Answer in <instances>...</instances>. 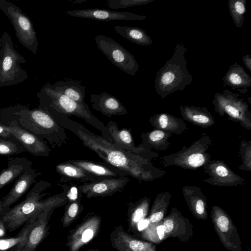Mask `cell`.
<instances>
[{"label": "cell", "instance_id": "1", "mask_svg": "<svg viewBox=\"0 0 251 251\" xmlns=\"http://www.w3.org/2000/svg\"><path fill=\"white\" fill-rule=\"evenodd\" d=\"M76 134L85 146L105 162L136 179L151 181L162 177L166 173L165 171L153 165L151 162L152 158L132 154L104 138L90 135L80 129L76 130Z\"/></svg>", "mask_w": 251, "mask_h": 251}, {"label": "cell", "instance_id": "2", "mask_svg": "<svg viewBox=\"0 0 251 251\" xmlns=\"http://www.w3.org/2000/svg\"><path fill=\"white\" fill-rule=\"evenodd\" d=\"M49 185L43 180L36 182L23 201L3 215L9 232H13L25 225L29 219L37 218L42 212L51 210L62 202L63 199L57 195L42 200L46 195L42 193L43 191Z\"/></svg>", "mask_w": 251, "mask_h": 251}, {"label": "cell", "instance_id": "3", "mask_svg": "<svg viewBox=\"0 0 251 251\" xmlns=\"http://www.w3.org/2000/svg\"><path fill=\"white\" fill-rule=\"evenodd\" d=\"M187 51L181 42L177 44L171 58L156 73L154 87L162 99L175 92L183 91L192 82V75L187 67Z\"/></svg>", "mask_w": 251, "mask_h": 251}, {"label": "cell", "instance_id": "4", "mask_svg": "<svg viewBox=\"0 0 251 251\" xmlns=\"http://www.w3.org/2000/svg\"><path fill=\"white\" fill-rule=\"evenodd\" d=\"M0 119L6 122L15 121L22 128L50 143L59 129L55 119L47 111L38 107L30 109L20 104L1 108Z\"/></svg>", "mask_w": 251, "mask_h": 251}, {"label": "cell", "instance_id": "5", "mask_svg": "<svg viewBox=\"0 0 251 251\" xmlns=\"http://www.w3.org/2000/svg\"><path fill=\"white\" fill-rule=\"evenodd\" d=\"M39 100L38 108L44 110L54 117L57 114L75 116L90 123L99 121L91 113L85 103H78L62 93L55 90L48 82L36 94Z\"/></svg>", "mask_w": 251, "mask_h": 251}, {"label": "cell", "instance_id": "6", "mask_svg": "<svg viewBox=\"0 0 251 251\" xmlns=\"http://www.w3.org/2000/svg\"><path fill=\"white\" fill-rule=\"evenodd\" d=\"M189 147L183 146L178 151L160 158L164 167L175 166L183 169L196 170L202 167L211 159L208 152L212 145L211 138L205 133Z\"/></svg>", "mask_w": 251, "mask_h": 251}, {"label": "cell", "instance_id": "7", "mask_svg": "<svg viewBox=\"0 0 251 251\" xmlns=\"http://www.w3.org/2000/svg\"><path fill=\"white\" fill-rule=\"evenodd\" d=\"M1 61L0 68V88L11 86L28 78L21 64L26 62L25 57L14 48L9 34L4 32L1 36Z\"/></svg>", "mask_w": 251, "mask_h": 251}, {"label": "cell", "instance_id": "8", "mask_svg": "<svg viewBox=\"0 0 251 251\" xmlns=\"http://www.w3.org/2000/svg\"><path fill=\"white\" fill-rule=\"evenodd\" d=\"M211 102L214 111L220 116H226L229 120L251 130V112L248 103L239 94L225 90L222 93H216Z\"/></svg>", "mask_w": 251, "mask_h": 251}, {"label": "cell", "instance_id": "9", "mask_svg": "<svg viewBox=\"0 0 251 251\" xmlns=\"http://www.w3.org/2000/svg\"><path fill=\"white\" fill-rule=\"evenodd\" d=\"M0 9L10 20L21 44L36 54L38 42L31 20L19 6L10 1L0 0Z\"/></svg>", "mask_w": 251, "mask_h": 251}, {"label": "cell", "instance_id": "10", "mask_svg": "<svg viewBox=\"0 0 251 251\" xmlns=\"http://www.w3.org/2000/svg\"><path fill=\"white\" fill-rule=\"evenodd\" d=\"M98 48L116 67L130 75H135L139 65L135 57L110 36L98 35L95 38Z\"/></svg>", "mask_w": 251, "mask_h": 251}, {"label": "cell", "instance_id": "11", "mask_svg": "<svg viewBox=\"0 0 251 251\" xmlns=\"http://www.w3.org/2000/svg\"><path fill=\"white\" fill-rule=\"evenodd\" d=\"M204 173L209 177L203 182L213 186L233 187L244 184V179L234 173L223 160H211L203 167Z\"/></svg>", "mask_w": 251, "mask_h": 251}, {"label": "cell", "instance_id": "12", "mask_svg": "<svg viewBox=\"0 0 251 251\" xmlns=\"http://www.w3.org/2000/svg\"><path fill=\"white\" fill-rule=\"evenodd\" d=\"M4 121L10 134L23 145L26 151L34 156L49 155L50 150L44 140L22 128L15 121Z\"/></svg>", "mask_w": 251, "mask_h": 251}, {"label": "cell", "instance_id": "13", "mask_svg": "<svg viewBox=\"0 0 251 251\" xmlns=\"http://www.w3.org/2000/svg\"><path fill=\"white\" fill-rule=\"evenodd\" d=\"M68 15L100 21H142L147 19L145 15H139L129 12L111 11L106 9L88 8L67 11Z\"/></svg>", "mask_w": 251, "mask_h": 251}, {"label": "cell", "instance_id": "14", "mask_svg": "<svg viewBox=\"0 0 251 251\" xmlns=\"http://www.w3.org/2000/svg\"><path fill=\"white\" fill-rule=\"evenodd\" d=\"M40 174L31 166L16 178L12 189L2 199L0 216L6 214L9 210L10 206L27 191L36 181L37 177Z\"/></svg>", "mask_w": 251, "mask_h": 251}, {"label": "cell", "instance_id": "15", "mask_svg": "<svg viewBox=\"0 0 251 251\" xmlns=\"http://www.w3.org/2000/svg\"><path fill=\"white\" fill-rule=\"evenodd\" d=\"M128 178H108L98 181L81 185L79 187L82 193L88 198L105 196L123 188Z\"/></svg>", "mask_w": 251, "mask_h": 251}, {"label": "cell", "instance_id": "16", "mask_svg": "<svg viewBox=\"0 0 251 251\" xmlns=\"http://www.w3.org/2000/svg\"><path fill=\"white\" fill-rule=\"evenodd\" d=\"M51 210L40 213L30 230L25 243L18 248L14 247L11 249L10 251H35L47 235L48 216Z\"/></svg>", "mask_w": 251, "mask_h": 251}, {"label": "cell", "instance_id": "17", "mask_svg": "<svg viewBox=\"0 0 251 251\" xmlns=\"http://www.w3.org/2000/svg\"><path fill=\"white\" fill-rule=\"evenodd\" d=\"M90 101L94 109L108 117L127 113L126 108L121 102L117 98L106 92L92 94Z\"/></svg>", "mask_w": 251, "mask_h": 251}, {"label": "cell", "instance_id": "18", "mask_svg": "<svg viewBox=\"0 0 251 251\" xmlns=\"http://www.w3.org/2000/svg\"><path fill=\"white\" fill-rule=\"evenodd\" d=\"M179 108L183 119L194 126L207 128L215 124L214 117L206 107L180 105Z\"/></svg>", "mask_w": 251, "mask_h": 251}, {"label": "cell", "instance_id": "19", "mask_svg": "<svg viewBox=\"0 0 251 251\" xmlns=\"http://www.w3.org/2000/svg\"><path fill=\"white\" fill-rule=\"evenodd\" d=\"M149 122L154 128L172 134L180 135L187 129L186 123L182 119L166 112L151 116Z\"/></svg>", "mask_w": 251, "mask_h": 251}, {"label": "cell", "instance_id": "20", "mask_svg": "<svg viewBox=\"0 0 251 251\" xmlns=\"http://www.w3.org/2000/svg\"><path fill=\"white\" fill-rule=\"evenodd\" d=\"M223 86L235 89H247L251 86V76L237 62L230 65L223 77Z\"/></svg>", "mask_w": 251, "mask_h": 251}, {"label": "cell", "instance_id": "21", "mask_svg": "<svg viewBox=\"0 0 251 251\" xmlns=\"http://www.w3.org/2000/svg\"><path fill=\"white\" fill-rule=\"evenodd\" d=\"M32 166V162L25 157H10L6 168L0 171V189L16 179Z\"/></svg>", "mask_w": 251, "mask_h": 251}, {"label": "cell", "instance_id": "22", "mask_svg": "<svg viewBox=\"0 0 251 251\" xmlns=\"http://www.w3.org/2000/svg\"><path fill=\"white\" fill-rule=\"evenodd\" d=\"M51 86L73 100L79 103H85L86 88L80 82L61 80L56 81L53 84H51Z\"/></svg>", "mask_w": 251, "mask_h": 251}, {"label": "cell", "instance_id": "23", "mask_svg": "<svg viewBox=\"0 0 251 251\" xmlns=\"http://www.w3.org/2000/svg\"><path fill=\"white\" fill-rule=\"evenodd\" d=\"M172 136L156 128L142 134L143 143L148 148H153L157 151H165L170 146L168 139Z\"/></svg>", "mask_w": 251, "mask_h": 251}, {"label": "cell", "instance_id": "24", "mask_svg": "<svg viewBox=\"0 0 251 251\" xmlns=\"http://www.w3.org/2000/svg\"><path fill=\"white\" fill-rule=\"evenodd\" d=\"M114 29L120 35L137 45L146 46L150 45L152 43L151 37L142 28L116 25Z\"/></svg>", "mask_w": 251, "mask_h": 251}, {"label": "cell", "instance_id": "25", "mask_svg": "<svg viewBox=\"0 0 251 251\" xmlns=\"http://www.w3.org/2000/svg\"><path fill=\"white\" fill-rule=\"evenodd\" d=\"M182 191L188 204L198 214H202L205 211L206 199L201 189L196 186L187 185L183 187Z\"/></svg>", "mask_w": 251, "mask_h": 251}, {"label": "cell", "instance_id": "26", "mask_svg": "<svg viewBox=\"0 0 251 251\" xmlns=\"http://www.w3.org/2000/svg\"><path fill=\"white\" fill-rule=\"evenodd\" d=\"M67 163L75 165L90 174L96 176L117 177L118 174L113 170L94 162L80 160L74 159L66 161Z\"/></svg>", "mask_w": 251, "mask_h": 251}, {"label": "cell", "instance_id": "27", "mask_svg": "<svg viewBox=\"0 0 251 251\" xmlns=\"http://www.w3.org/2000/svg\"><path fill=\"white\" fill-rule=\"evenodd\" d=\"M36 219H29L15 237L0 239V251H6L14 247L18 248L21 247L25 241Z\"/></svg>", "mask_w": 251, "mask_h": 251}, {"label": "cell", "instance_id": "28", "mask_svg": "<svg viewBox=\"0 0 251 251\" xmlns=\"http://www.w3.org/2000/svg\"><path fill=\"white\" fill-rule=\"evenodd\" d=\"M108 126L109 132L116 143L130 150L137 151L139 148H135L129 130L126 128L119 129L116 123L112 121L108 123Z\"/></svg>", "mask_w": 251, "mask_h": 251}, {"label": "cell", "instance_id": "29", "mask_svg": "<svg viewBox=\"0 0 251 251\" xmlns=\"http://www.w3.org/2000/svg\"><path fill=\"white\" fill-rule=\"evenodd\" d=\"M96 223L88 221L79 228L73 236L72 251H75L82 244L88 242L93 237L96 230Z\"/></svg>", "mask_w": 251, "mask_h": 251}, {"label": "cell", "instance_id": "30", "mask_svg": "<svg viewBox=\"0 0 251 251\" xmlns=\"http://www.w3.org/2000/svg\"><path fill=\"white\" fill-rule=\"evenodd\" d=\"M26 151L23 145L14 137L0 136V155L9 156Z\"/></svg>", "mask_w": 251, "mask_h": 251}, {"label": "cell", "instance_id": "31", "mask_svg": "<svg viewBox=\"0 0 251 251\" xmlns=\"http://www.w3.org/2000/svg\"><path fill=\"white\" fill-rule=\"evenodd\" d=\"M246 2V0H228V7L231 17L238 28L242 27L244 25Z\"/></svg>", "mask_w": 251, "mask_h": 251}, {"label": "cell", "instance_id": "32", "mask_svg": "<svg viewBox=\"0 0 251 251\" xmlns=\"http://www.w3.org/2000/svg\"><path fill=\"white\" fill-rule=\"evenodd\" d=\"M55 168L61 175L73 179H88L89 175H90L82 169L67 162L58 164Z\"/></svg>", "mask_w": 251, "mask_h": 251}, {"label": "cell", "instance_id": "33", "mask_svg": "<svg viewBox=\"0 0 251 251\" xmlns=\"http://www.w3.org/2000/svg\"><path fill=\"white\" fill-rule=\"evenodd\" d=\"M239 153L242 163L239 166V169L242 171H251V140L241 141Z\"/></svg>", "mask_w": 251, "mask_h": 251}, {"label": "cell", "instance_id": "34", "mask_svg": "<svg viewBox=\"0 0 251 251\" xmlns=\"http://www.w3.org/2000/svg\"><path fill=\"white\" fill-rule=\"evenodd\" d=\"M154 0H108L107 6L111 9H122L148 4Z\"/></svg>", "mask_w": 251, "mask_h": 251}, {"label": "cell", "instance_id": "35", "mask_svg": "<svg viewBox=\"0 0 251 251\" xmlns=\"http://www.w3.org/2000/svg\"><path fill=\"white\" fill-rule=\"evenodd\" d=\"M149 204V200L148 198L142 200L138 203L132 214L131 220L132 223H136L141 220L146 213Z\"/></svg>", "mask_w": 251, "mask_h": 251}, {"label": "cell", "instance_id": "36", "mask_svg": "<svg viewBox=\"0 0 251 251\" xmlns=\"http://www.w3.org/2000/svg\"><path fill=\"white\" fill-rule=\"evenodd\" d=\"M126 246L127 247L128 250L132 251H143L145 248L144 243L139 240L131 239L128 241L126 240Z\"/></svg>", "mask_w": 251, "mask_h": 251}, {"label": "cell", "instance_id": "37", "mask_svg": "<svg viewBox=\"0 0 251 251\" xmlns=\"http://www.w3.org/2000/svg\"><path fill=\"white\" fill-rule=\"evenodd\" d=\"M217 225L222 232H226L228 229L229 221L224 215L220 216L217 221Z\"/></svg>", "mask_w": 251, "mask_h": 251}, {"label": "cell", "instance_id": "38", "mask_svg": "<svg viewBox=\"0 0 251 251\" xmlns=\"http://www.w3.org/2000/svg\"><path fill=\"white\" fill-rule=\"evenodd\" d=\"M78 205L76 202H73L69 206L67 212V217L70 219L74 218L77 214Z\"/></svg>", "mask_w": 251, "mask_h": 251}, {"label": "cell", "instance_id": "39", "mask_svg": "<svg viewBox=\"0 0 251 251\" xmlns=\"http://www.w3.org/2000/svg\"><path fill=\"white\" fill-rule=\"evenodd\" d=\"M11 135L6 128L5 121L0 119V136L2 137H9Z\"/></svg>", "mask_w": 251, "mask_h": 251}, {"label": "cell", "instance_id": "40", "mask_svg": "<svg viewBox=\"0 0 251 251\" xmlns=\"http://www.w3.org/2000/svg\"><path fill=\"white\" fill-rule=\"evenodd\" d=\"M7 231V229L3 220V215H1L0 216V239L8 237Z\"/></svg>", "mask_w": 251, "mask_h": 251}, {"label": "cell", "instance_id": "41", "mask_svg": "<svg viewBox=\"0 0 251 251\" xmlns=\"http://www.w3.org/2000/svg\"><path fill=\"white\" fill-rule=\"evenodd\" d=\"M164 214L162 211H158L153 213L150 218V221L151 223L157 222L162 219Z\"/></svg>", "mask_w": 251, "mask_h": 251}, {"label": "cell", "instance_id": "42", "mask_svg": "<svg viewBox=\"0 0 251 251\" xmlns=\"http://www.w3.org/2000/svg\"><path fill=\"white\" fill-rule=\"evenodd\" d=\"M165 232L169 233L172 231L174 227V223L171 219L166 220L163 224Z\"/></svg>", "mask_w": 251, "mask_h": 251}, {"label": "cell", "instance_id": "43", "mask_svg": "<svg viewBox=\"0 0 251 251\" xmlns=\"http://www.w3.org/2000/svg\"><path fill=\"white\" fill-rule=\"evenodd\" d=\"M243 63L248 70L251 72V58L249 54L245 55L242 57Z\"/></svg>", "mask_w": 251, "mask_h": 251}, {"label": "cell", "instance_id": "44", "mask_svg": "<svg viewBox=\"0 0 251 251\" xmlns=\"http://www.w3.org/2000/svg\"><path fill=\"white\" fill-rule=\"evenodd\" d=\"M150 223L148 219H144L140 220L137 225L138 229L139 231H141L148 227Z\"/></svg>", "mask_w": 251, "mask_h": 251}, {"label": "cell", "instance_id": "45", "mask_svg": "<svg viewBox=\"0 0 251 251\" xmlns=\"http://www.w3.org/2000/svg\"><path fill=\"white\" fill-rule=\"evenodd\" d=\"M157 232L160 240L163 239L164 237L165 231L163 225H159L156 227Z\"/></svg>", "mask_w": 251, "mask_h": 251}, {"label": "cell", "instance_id": "46", "mask_svg": "<svg viewBox=\"0 0 251 251\" xmlns=\"http://www.w3.org/2000/svg\"><path fill=\"white\" fill-rule=\"evenodd\" d=\"M84 1H85V0H75L74 1L73 3V4H75V3H76V4H79V3H81L82 2H83Z\"/></svg>", "mask_w": 251, "mask_h": 251}, {"label": "cell", "instance_id": "47", "mask_svg": "<svg viewBox=\"0 0 251 251\" xmlns=\"http://www.w3.org/2000/svg\"><path fill=\"white\" fill-rule=\"evenodd\" d=\"M1 39L0 38V68L1 61Z\"/></svg>", "mask_w": 251, "mask_h": 251}, {"label": "cell", "instance_id": "48", "mask_svg": "<svg viewBox=\"0 0 251 251\" xmlns=\"http://www.w3.org/2000/svg\"><path fill=\"white\" fill-rule=\"evenodd\" d=\"M1 202H2V200L0 199V212H1Z\"/></svg>", "mask_w": 251, "mask_h": 251}]
</instances>
